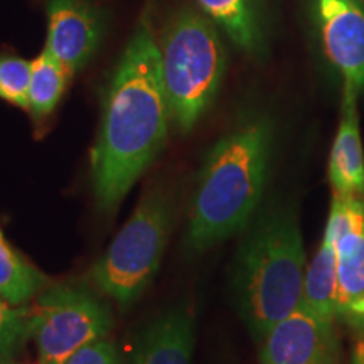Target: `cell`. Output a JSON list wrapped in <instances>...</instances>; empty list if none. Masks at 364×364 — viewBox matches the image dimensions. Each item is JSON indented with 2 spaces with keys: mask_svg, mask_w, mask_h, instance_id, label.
<instances>
[{
  "mask_svg": "<svg viewBox=\"0 0 364 364\" xmlns=\"http://www.w3.org/2000/svg\"><path fill=\"white\" fill-rule=\"evenodd\" d=\"M65 364H124L117 346L107 339H98L76 351Z\"/></svg>",
  "mask_w": 364,
  "mask_h": 364,
  "instance_id": "obj_19",
  "label": "cell"
},
{
  "mask_svg": "<svg viewBox=\"0 0 364 364\" xmlns=\"http://www.w3.org/2000/svg\"><path fill=\"white\" fill-rule=\"evenodd\" d=\"M48 285L49 280L16 252L0 231V297L14 306H26Z\"/></svg>",
  "mask_w": 364,
  "mask_h": 364,
  "instance_id": "obj_15",
  "label": "cell"
},
{
  "mask_svg": "<svg viewBox=\"0 0 364 364\" xmlns=\"http://www.w3.org/2000/svg\"><path fill=\"white\" fill-rule=\"evenodd\" d=\"M351 364H364V339L359 341L356 348H354Z\"/></svg>",
  "mask_w": 364,
  "mask_h": 364,
  "instance_id": "obj_20",
  "label": "cell"
},
{
  "mask_svg": "<svg viewBox=\"0 0 364 364\" xmlns=\"http://www.w3.org/2000/svg\"><path fill=\"white\" fill-rule=\"evenodd\" d=\"M306 250L290 208L258 216L238 250L233 290L240 316L260 341L277 322L302 304Z\"/></svg>",
  "mask_w": 364,
  "mask_h": 364,
  "instance_id": "obj_3",
  "label": "cell"
},
{
  "mask_svg": "<svg viewBox=\"0 0 364 364\" xmlns=\"http://www.w3.org/2000/svg\"><path fill=\"white\" fill-rule=\"evenodd\" d=\"M358 90L344 85L338 135L329 157V181L334 194L364 196V150L359 134Z\"/></svg>",
  "mask_w": 364,
  "mask_h": 364,
  "instance_id": "obj_12",
  "label": "cell"
},
{
  "mask_svg": "<svg viewBox=\"0 0 364 364\" xmlns=\"http://www.w3.org/2000/svg\"><path fill=\"white\" fill-rule=\"evenodd\" d=\"M33 61L0 54V98L27 110Z\"/></svg>",
  "mask_w": 364,
  "mask_h": 364,
  "instance_id": "obj_17",
  "label": "cell"
},
{
  "mask_svg": "<svg viewBox=\"0 0 364 364\" xmlns=\"http://www.w3.org/2000/svg\"><path fill=\"white\" fill-rule=\"evenodd\" d=\"M326 56L344 85L364 90V4L361 0H316Z\"/></svg>",
  "mask_w": 364,
  "mask_h": 364,
  "instance_id": "obj_9",
  "label": "cell"
},
{
  "mask_svg": "<svg viewBox=\"0 0 364 364\" xmlns=\"http://www.w3.org/2000/svg\"><path fill=\"white\" fill-rule=\"evenodd\" d=\"M102 33V17L86 0H49L44 49L73 75L97 51Z\"/></svg>",
  "mask_w": 364,
  "mask_h": 364,
  "instance_id": "obj_10",
  "label": "cell"
},
{
  "mask_svg": "<svg viewBox=\"0 0 364 364\" xmlns=\"http://www.w3.org/2000/svg\"><path fill=\"white\" fill-rule=\"evenodd\" d=\"M0 364H12V358L2 356V354H0Z\"/></svg>",
  "mask_w": 364,
  "mask_h": 364,
  "instance_id": "obj_21",
  "label": "cell"
},
{
  "mask_svg": "<svg viewBox=\"0 0 364 364\" xmlns=\"http://www.w3.org/2000/svg\"><path fill=\"white\" fill-rule=\"evenodd\" d=\"M203 11L215 19L235 44L253 51L258 44V31L250 0H198Z\"/></svg>",
  "mask_w": 364,
  "mask_h": 364,
  "instance_id": "obj_16",
  "label": "cell"
},
{
  "mask_svg": "<svg viewBox=\"0 0 364 364\" xmlns=\"http://www.w3.org/2000/svg\"><path fill=\"white\" fill-rule=\"evenodd\" d=\"M272 159V127L253 120L204 159L191 203L188 245L201 252L243 230L262 201Z\"/></svg>",
  "mask_w": 364,
  "mask_h": 364,
  "instance_id": "obj_2",
  "label": "cell"
},
{
  "mask_svg": "<svg viewBox=\"0 0 364 364\" xmlns=\"http://www.w3.org/2000/svg\"><path fill=\"white\" fill-rule=\"evenodd\" d=\"M302 306L326 321H338V253L326 235L306 268Z\"/></svg>",
  "mask_w": 364,
  "mask_h": 364,
  "instance_id": "obj_13",
  "label": "cell"
},
{
  "mask_svg": "<svg viewBox=\"0 0 364 364\" xmlns=\"http://www.w3.org/2000/svg\"><path fill=\"white\" fill-rule=\"evenodd\" d=\"M71 78L73 73L46 49L34 59L27 95V112L34 120L48 118L56 110Z\"/></svg>",
  "mask_w": 364,
  "mask_h": 364,
  "instance_id": "obj_14",
  "label": "cell"
},
{
  "mask_svg": "<svg viewBox=\"0 0 364 364\" xmlns=\"http://www.w3.org/2000/svg\"><path fill=\"white\" fill-rule=\"evenodd\" d=\"M171 120L161 51L145 16L105 91L102 124L91 150V182L100 209L113 211L120 206L161 154Z\"/></svg>",
  "mask_w": 364,
  "mask_h": 364,
  "instance_id": "obj_1",
  "label": "cell"
},
{
  "mask_svg": "<svg viewBox=\"0 0 364 364\" xmlns=\"http://www.w3.org/2000/svg\"><path fill=\"white\" fill-rule=\"evenodd\" d=\"M172 220L171 191L162 186L150 188L103 257L91 267L90 280L100 292L124 307L134 304L161 267Z\"/></svg>",
  "mask_w": 364,
  "mask_h": 364,
  "instance_id": "obj_5",
  "label": "cell"
},
{
  "mask_svg": "<svg viewBox=\"0 0 364 364\" xmlns=\"http://www.w3.org/2000/svg\"><path fill=\"white\" fill-rule=\"evenodd\" d=\"M194 343L193 312L186 306L169 309L140 332L130 364H191Z\"/></svg>",
  "mask_w": 364,
  "mask_h": 364,
  "instance_id": "obj_11",
  "label": "cell"
},
{
  "mask_svg": "<svg viewBox=\"0 0 364 364\" xmlns=\"http://www.w3.org/2000/svg\"><path fill=\"white\" fill-rule=\"evenodd\" d=\"M29 338V309L0 297V354L12 358Z\"/></svg>",
  "mask_w": 364,
  "mask_h": 364,
  "instance_id": "obj_18",
  "label": "cell"
},
{
  "mask_svg": "<svg viewBox=\"0 0 364 364\" xmlns=\"http://www.w3.org/2000/svg\"><path fill=\"white\" fill-rule=\"evenodd\" d=\"M159 51L172 122L181 132H189L220 90L225 48L206 17L186 9L167 26Z\"/></svg>",
  "mask_w": 364,
  "mask_h": 364,
  "instance_id": "obj_4",
  "label": "cell"
},
{
  "mask_svg": "<svg viewBox=\"0 0 364 364\" xmlns=\"http://www.w3.org/2000/svg\"><path fill=\"white\" fill-rule=\"evenodd\" d=\"M324 235L338 253V318L364 332V196H332Z\"/></svg>",
  "mask_w": 364,
  "mask_h": 364,
  "instance_id": "obj_7",
  "label": "cell"
},
{
  "mask_svg": "<svg viewBox=\"0 0 364 364\" xmlns=\"http://www.w3.org/2000/svg\"><path fill=\"white\" fill-rule=\"evenodd\" d=\"M27 309L41 364H65L81 348L107 338L113 324L107 304L81 287H48Z\"/></svg>",
  "mask_w": 364,
  "mask_h": 364,
  "instance_id": "obj_6",
  "label": "cell"
},
{
  "mask_svg": "<svg viewBox=\"0 0 364 364\" xmlns=\"http://www.w3.org/2000/svg\"><path fill=\"white\" fill-rule=\"evenodd\" d=\"M334 324L300 304L258 341L260 363L338 364L341 348Z\"/></svg>",
  "mask_w": 364,
  "mask_h": 364,
  "instance_id": "obj_8",
  "label": "cell"
}]
</instances>
